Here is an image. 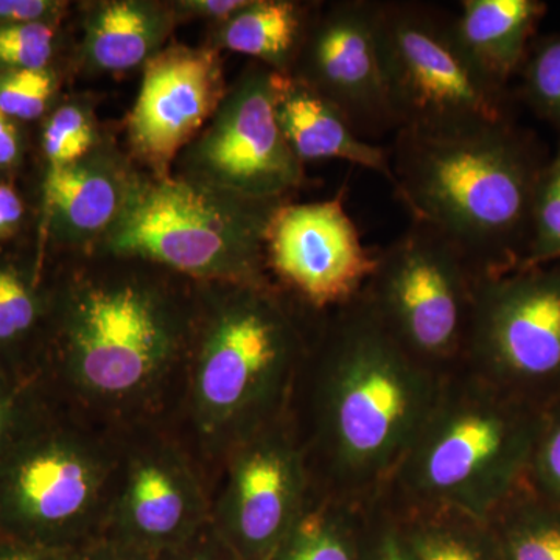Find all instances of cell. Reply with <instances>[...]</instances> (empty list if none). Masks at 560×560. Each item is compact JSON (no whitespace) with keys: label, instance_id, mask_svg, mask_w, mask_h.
Returning a JSON list of instances; mask_svg holds the SVG:
<instances>
[{"label":"cell","instance_id":"6da1fadb","mask_svg":"<svg viewBox=\"0 0 560 560\" xmlns=\"http://www.w3.org/2000/svg\"><path fill=\"white\" fill-rule=\"evenodd\" d=\"M198 311V282L106 250L55 256L54 313L39 382L116 431L168 422Z\"/></svg>","mask_w":560,"mask_h":560},{"label":"cell","instance_id":"7a4b0ae2","mask_svg":"<svg viewBox=\"0 0 560 560\" xmlns=\"http://www.w3.org/2000/svg\"><path fill=\"white\" fill-rule=\"evenodd\" d=\"M442 378L390 337L364 291L315 313L287 410L312 488L359 506L381 499Z\"/></svg>","mask_w":560,"mask_h":560},{"label":"cell","instance_id":"3957f363","mask_svg":"<svg viewBox=\"0 0 560 560\" xmlns=\"http://www.w3.org/2000/svg\"><path fill=\"white\" fill-rule=\"evenodd\" d=\"M313 315L275 282H198L189 355L167 423L209 480L235 445L287 415Z\"/></svg>","mask_w":560,"mask_h":560},{"label":"cell","instance_id":"277c9868","mask_svg":"<svg viewBox=\"0 0 560 560\" xmlns=\"http://www.w3.org/2000/svg\"><path fill=\"white\" fill-rule=\"evenodd\" d=\"M545 162L512 120L452 131L400 128L390 151L393 189L411 219L451 238L485 276L525 261Z\"/></svg>","mask_w":560,"mask_h":560},{"label":"cell","instance_id":"5b68a950","mask_svg":"<svg viewBox=\"0 0 560 560\" xmlns=\"http://www.w3.org/2000/svg\"><path fill=\"white\" fill-rule=\"evenodd\" d=\"M544 411L459 368L442 378L377 500L393 508H447L489 522L526 482Z\"/></svg>","mask_w":560,"mask_h":560},{"label":"cell","instance_id":"8992f818","mask_svg":"<svg viewBox=\"0 0 560 560\" xmlns=\"http://www.w3.org/2000/svg\"><path fill=\"white\" fill-rule=\"evenodd\" d=\"M119 453L120 431L44 388L31 422L0 456V536L70 551L101 540Z\"/></svg>","mask_w":560,"mask_h":560},{"label":"cell","instance_id":"52a82bcc","mask_svg":"<svg viewBox=\"0 0 560 560\" xmlns=\"http://www.w3.org/2000/svg\"><path fill=\"white\" fill-rule=\"evenodd\" d=\"M289 201L142 171L119 223L94 250L140 257L195 282L270 283L268 226Z\"/></svg>","mask_w":560,"mask_h":560},{"label":"cell","instance_id":"ba28073f","mask_svg":"<svg viewBox=\"0 0 560 560\" xmlns=\"http://www.w3.org/2000/svg\"><path fill=\"white\" fill-rule=\"evenodd\" d=\"M377 46L397 130L452 131L511 120L506 88L460 49L453 18L416 2H377Z\"/></svg>","mask_w":560,"mask_h":560},{"label":"cell","instance_id":"9c48e42d","mask_svg":"<svg viewBox=\"0 0 560 560\" xmlns=\"http://www.w3.org/2000/svg\"><path fill=\"white\" fill-rule=\"evenodd\" d=\"M481 278L451 238L412 220L397 241L378 249L364 296L400 348L445 377L463 366Z\"/></svg>","mask_w":560,"mask_h":560},{"label":"cell","instance_id":"30bf717a","mask_svg":"<svg viewBox=\"0 0 560 560\" xmlns=\"http://www.w3.org/2000/svg\"><path fill=\"white\" fill-rule=\"evenodd\" d=\"M460 368L540 410L560 399V259L481 278Z\"/></svg>","mask_w":560,"mask_h":560},{"label":"cell","instance_id":"8fae6325","mask_svg":"<svg viewBox=\"0 0 560 560\" xmlns=\"http://www.w3.org/2000/svg\"><path fill=\"white\" fill-rule=\"evenodd\" d=\"M210 522V480L167 422L120 431L106 539L160 558Z\"/></svg>","mask_w":560,"mask_h":560},{"label":"cell","instance_id":"7c38bea8","mask_svg":"<svg viewBox=\"0 0 560 560\" xmlns=\"http://www.w3.org/2000/svg\"><path fill=\"white\" fill-rule=\"evenodd\" d=\"M304 167L276 116L275 70L250 61L172 175L243 197L290 200L305 183Z\"/></svg>","mask_w":560,"mask_h":560},{"label":"cell","instance_id":"4fadbf2b","mask_svg":"<svg viewBox=\"0 0 560 560\" xmlns=\"http://www.w3.org/2000/svg\"><path fill=\"white\" fill-rule=\"evenodd\" d=\"M287 415L243 440L210 477V523L242 560H268L312 495Z\"/></svg>","mask_w":560,"mask_h":560},{"label":"cell","instance_id":"5bb4252c","mask_svg":"<svg viewBox=\"0 0 560 560\" xmlns=\"http://www.w3.org/2000/svg\"><path fill=\"white\" fill-rule=\"evenodd\" d=\"M265 250L272 282L312 313L355 301L377 268L378 249L363 245L345 208V189L330 200L280 206Z\"/></svg>","mask_w":560,"mask_h":560},{"label":"cell","instance_id":"9a60e30c","mask_svg":"<svg viewBox=\"0 0 560 560\" xmlns=\"http://www.w3.org/2000/svg\"><path fill=\"white\" fill-rule=\"evenodd\" d=\"M377 0L319 3L290 75L330 102L364 140L397 131L377 46Z\"/></svg>","mask_w":560,"mask_h":560},{"label":"cell","instance_id":"2e32d148","mask_svg":"<svg viewBox=\"0 0 560 560\" xmlns=\"http://www.w3.org/2000/svg\"><path fill=\"white\" fill-rule=\"evenodd\" d=\"M228 86L221 51L209 44H172L151 58L127 119L136 164L150 175H172L180 151L205 130Z\"/></svg>","mask_w":560,"mask_h":560},{"label":"cell","instance_id":"e0dca14e","mask_svg":"<svg viewBox=\"0 0 560 560\" xmlns=\"http://www.w3.org/2000/svg\"><path fill=\"white\" fill-rule=\"evenodd\" d=\"M142 168L105 135L81 160L44 179V237L55 256L90 253L119 223Z\"/></svg>","mask_w":560,"mask_h":560},{"label":"cell","instance_id":"ac0fdd59","mask_svg":"<svg viewBox=\"0 0 560 560\" xmlns=\"http://www.w3.org/2000/svg\"><path fill=\"white\" fill-rule=\"evenodd\" d=\"M55 261L38 245L32 253L0 249V371L39 381L54 313Z\"/></svg>","mask_w":560,"mask_h":560},{"label":"cell","instance_id":"d6986e66","mask_svg":"<svg viewBox=\"0 0 560 560\" xmlns=\"http://www.w3.org/2000/svg\"><path fill=\"white\" fill-rule=\"evenodd\" d=\"M178 22L171 2L161 0L86 3L83 38L77 51L80 69L94 75L143 69L167 47Z\"/></svg>","mask_w":560,"mask_h":560},{"label":"cell","instance_id":"ffe728a7","mask_svg":"<svg viewBox=\"0 0 560 560\" xmlns=\"http://www.w3.org/2000/svg\"><path fill=\"white\" fill-rule=\"evenodd\" d=\"M275 106L283 138L302 164L348 162L377 173L394 187L390 151L357 135L340 110L307 84L275 72Z\"/></svg>","mask_w":560,"mask_h":560},{"label":"cell","instance_id":"44dd1931","mask_svg":"<svg viewBox=\"0 0 560 560\" xmlns=\"http://www.w3.org/2000/svg\"><path fill=\"white\" fill-rule=\"evenodd\" d=\"M545 11L540 0H464L453 28L475 69L506 88L522 69Z\"/></svg>","mask_w":560,"mask_h":560},{"label":"cell","instance_id":"7402d4cb","mask_svg":"<svg viewBox=\"0 0 560 560\" xmlns=\"http://www.w3.org/2000/svg\"><path fill=\"white\" fill-rule=\"evenodd\" d=\"M318 5L298 0H250L241 13L213 25L208 44L290 75Z\"/></svg>","mask_w":560,"mask_h":560},{"label":"cell","instance_id":"603a6c76","mask_svg":"<svg viewBox=\"0 0 560 560\" xmlns=\"http://www.w3.org/2000/svg\"><path fill=\"white\" fill-rule=\"evenodd\" d=\"M383 504L411 560H503L489 522L447 508Z\"/></svg>","mask_w":560,"mask_h":560},{"label":"cell","instance_id":"cb8c5ba5","mask_svg":"<svg viewBox=\"0 0 560 560\" xmlns=\"http://www.w3.org/2000/svg\"><path fill=\"white\" fill-rule=\"evenodd\" d=\"M363 506L313 489L300 521L268 560H357Z\"/></svg>","mask_w":560,"mask_h":560},{"label":"cell","instance_id":"d4e9b609","mask_svg":"<svg viewBox=\"0 0 560 560\" xmlns=\"http://www.w3.org/2000/svg\"><path fill=\"white\" fill-rule=\"evenodd\" d=\"M503 560H560V506L522 485L489 518Z\"/></svg>","mask_w":560,"mask_h":560},{"label":"cell","instance_id":"484cf974","mask_svg":"<svg viewBox=\"0 0 560 560\" xmlns=\"http://www.w3.org/2000/svg\"><path fill=\"white\" fill-rule=\"evenodd\" d=\"M103 138L105 135H102L94 108L86 98H70L57 103L44 119L40 132L46 178L86 156Z\"/></svg>","mask_w":560,"mask_h":560},{"label":"cell","instance_id":"4316f807","mask_svg":"<svg viewBox=\"0 0 560 560\" xmlns=\"http://www.w3.org/2000/svg\"><path fill=\"white\" fill-rule=\"evenodd\" d=\"M560 259V140L558 150L545 162L537 180L530 210L528 250L522 267ZM521 267V268H522Z\"/></svg>","mask_w":560,"mask_h":560},{"label":"cell","instance_id":"83f0119b","mask_svg":"<svg viewBox=\"0 0 560 560\" xmlns=\"http://www.w3.org/2000/svg\"><path fill=\"white\" fill-rule=\"evenodd\" d=\"M57 68L0 72V113L14 121L46 119L60 92Z\"/></svg>","mask_w":560,"mask_h":560},{"label":"cell","instance_id":"f1b7e54d","mask_svg":"<svg viewBox=\"0 0 560 560\" xmlns=\"http://www.w3.org/2000/svg\"><path fill=\"white\" fill-rule=\"evenodd\" d=\"M521 72L530 108L560 131V35L530 44Z\"/></svg>","mask_w":560,"mask_h":560},{"label":"cell","instance_id":"f546056e","mask_svg":"<svg viewBox=\"0 0 560 560\" xmlns=\"http://www.w3.org/2000/svg\"><path fill=\"white\" fill-rule=\"evenodd\" d=\"M61 24L0 25V72L55 68Z\"/></svg>","mask_w":560,"mask_h":560},{"label":"cell","instance_id":"4dcf8cb0","mask_svg":"<svg viewBox=\"0 0 560 560\" xmlns=\"http://www.w3.org/2000/svg\"><path fill=\"white\" fill-rule=\"evenodd\" d=\"M526 482L534 492L560 506V399L544 411Z\"/></svg>","mask_w":560,"mask_h":560},{"label":"cell","instance_id":"1f68e13d","mask_svg":"<svg viewBox=\"0 0 560 560\" xmlns=\"http://www.w3.org/2000/svg\"><path fill=\"white\" fill-rule=\"evenodd\" d=\"M43 399L39 381L22 382L0 371V456L31 422Z\"/></svg>","mask_w":560,"mask_h":560},{"label":"cell","instance_id":"d6a6232c","mask_svg":"<svg viewBox=\"0 0 560 560\" xmlns=\"http://www.w3.org/2000/svg\"><path fill=\"white\" fill-rule=\"evenodd\" d=\"M357 560H411L393 515L381 500L364 504L361 510Z\"/></svg>","mask_w":560,"mask_h":560},{"label":"cell","instance_id":"836d02e7","mask_svg":"<svg viewBox=\"0 0 560 560\" xmlns=\"http://www.w3.org/2000/svg\"><path fill=\"white\" fill-rule=\"evenodd\" d=\"M69 7L65 0H0V25H60Z\"/></svg>","mask_w":560,"mask_h":560},{"label":"cell","instance_id":"e575fe53","mask_svg":"<svg viewBox=\"0 0 560 560\" xmlns=\"http://www.w3.org/2000/svg\"><path fill=\"white\" fill-rule=\"evenodd\" d=\"M160 560H242L226 540L217 533L212 523L198 530L191 539L175 550L160 556Z\"/></svg>","mask_w":560,"mask_h":560},{"label":"cell","instance_id":"d590c367","mask_svg":"<svg viewBox=\"0 0 560 560\" xmlns=\"http://www.w3.org/2000/svg\"><path fill=\"white\" fill-rule=\"evenodd\" d=\"M250 0H172L178 21L201 20L223 24L249 5Z\"/></svg>","mask_w":560,"mask_h":560},{"label":"cell","instance_id":"8d00e7d4","mask_svg":"<svg viewBox=\"0 0 560 560\" xmlns=\"http://www.w3.org/2000/svg\"><path fill=\"white\" fill-rule=\"evenodd\" d=\"M0 560H83V551L39 547L0 536Z\"/></svg>","mask_w":560,"mask_h":560},{"label":"cell","instance_id":"74e56055","mask_svg":"<svg viewBox=\"0 0 560 560\" xmlns=\"http://www.w3.org/2000/svg\"><path fill=\"white\" fill-rule=\"evenodd\" d=\"M25 201L9 183H0V242L20 232L25 220Z\"/></svg>","mask_w":560,"mask_h":560},{"label":"cell","instance_id":"f35d334b","mask_svg":"<svg viewBox=\"0 0 560 560\" xmlns=\"http://www.w3.org/2000/svg\"><path fill=\"white\" fill-rule=\"evenodd\" d=\"M22 154H24V140L18 128V121L0 113V171H13L20 165Z\"/></svg>","mask_w":560,"mask_h":560},{"label":"cell","instance_id":"ab89813d","mask_svg":"<svg viewBox=\"0 0 560 560\" xmlns=\"http://www.w3.org/2000/svg\"><path fill=\"white\" fill-rule=\"evenodd\" d=\"M83 560H160V558L102 537L83 550Z\"/></svg>","mask_w":560,"mask_h":560}]
</instances>
